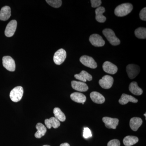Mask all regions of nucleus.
Here are the masks:
<instances>
[{
	"label": "nucleus",
	"instance_id": "473e14b6",
	"mask_svg": "<svg viewBox=\"0 0 146 146\" xmlns=\"http://www.w3.org/2000/svg\"><path fill=\"white\" fill-rule=\"evenodd\" d=\"M42 146H50V145H43Z\"/></svg>",
	"mask_w": 146,
	"mask_h": 146
},
{
	"label": "nucleus",
	"instance_id": "6e6552de",
	"mask_svg": "<svg viewBox=\"0 0 146 146\" xmlns=\"http://www.w3.org/2000/svg\"><path fill=\"white\" fill-rule=\"evenodd\" d=\"M114 79L111 76L105 75L99 81L100 86L103 89H110L113 85Z\"/></svg>",
	"mask_w": 146,
	"mask_h": 146
},
{
	"label": "nucleus",
	"instance_id": "393cba45",
	"mask_svg": "<svg viewBox=\"0 0 146 146\" xmlns=\"http://www.w3.org/2000/svg\"><path fill=\"white\" fill-rule=\"evenodd\" d=\"M53 113L54 115V117L56 118L59 121L61 122L65 121L66 119V117L65 114L61 110L58 108H55L53 110Z\"/></svg>",
	"mask_w": 146,
	"mask_h": 146
},
{
	"label": "nucleus",
	"instance_id": "423d86ee",
	"mask_svg": "<svg viewBox=\"0 0 146 146\" xmlns=\"http://www.w3.org/2000/svg\"><path fill=\"white\" fill-rule=\"evenodd\" d=\"M80 61L84 66L91 69H96L98 66L94 58L88 56H82L80 58Z\"/></svg>",
	"mask_w": 146,
	"mask_h": 146
},
{
	"label": "nucleus",
	"instance_id": "f03ea898",
	"mask_svg": "<svg viewBox=\"0 0 146 146\" xmlns=\"http://www.w3.org/2000/svg\"><path fill=\"white\" fill-rule=\"evenodd\" d=\"M103 33L111 45L117 46L120 44V40L116 36L115 33L111 29H106L102 31Z\"/></svg>",
	"mask_w": 146,
	"mask_h": 146
},
{
	"label": "nucleus",
	"instance_id": "1a4fd4ad",
	"mask_svg": "<svg viewBox=\"0 0 146 146\" xmlns=\"http://www.w3.org/2000/svg\"><path fill=\"white\" fill-rule=\"evenodd\" d=\"M89 41L91 44L95 47L103 46L105 44L104 40L99 35L94 34L91 35L89 38Z\"/></svg>",
	"mask_w": 146,
	"mask_h": 146
},
{
	"label": "nucleus",
	"instance_id": "0eeeda50",
	"mask_svg": "<svg viewBox=\"0 0 146 146\" xmlns=\"http://www.w3.org/2000/svg\"><path fill=\"white\" fill-rule=\"evenodd\" d=\"M126 71L129 78L132 79L138 75L140 71V68L138 65L131 64L127 65Z\"/></svg>",
	"mask_w": 146,
	"mask_h": 146
},
{
	"label": "nucleus",
	"instance_id": "f257e3e1",
	"mask_svg": "<svg viewBox=\"0 0 146 146\" xmlns=\"http://www.w3.org/2000/svg\"><path fill=\"white\" fill-rule=\"evenodd\" d=\"M133 8V5L129 3L122 4L115 9V15L118 17L127 16L132 11Z\"/></svg>",
	"mask_w": 146,
	"mask_h": 146
},
{
	"label": "nucleus",
	"instance_id": "2f4dec72",
	"mask_svg": "<svg viewBox=\"0 0 146 146\" xmlns=\"http://www.w3.org/2000/svg\"><path fill=\"white\" fill-rule=\"evenodd\" d=\"M60 146H70V144L68 143H65L61 144Z\"/></svg>",
	"mask_w": 146,
	"mask_h": 146
},
{
	"label": "nucleus",
	"instance_id": "c756f323",
	"mask_svg": "<svg viewBox=\"0 0 146 146\" xmlns=\"http://www.w3.org/2000/svg\"><path fill=\"white\" fill-rule=\"evenodd\" d=\"M107 146H120V142L117 139H113L108 142Z\"/></svg>",
	"mask_w": 146,
	"mask_h": 146
},
{
	"label": "nucleus",
	"instance_id": "c85d7f7f",
	"mask_svg": "<svg viewBox=\"0 0 146 146\" xmlns=\"http://www.w3.org/2000/svg\"><path fill=\"white\" fill-rule=\"evenodd\" d=\"M91 7L93 8H96L100 7L102 4L101 0H91Z\"/></svg>",
	"mask_w": 146,
	"mask_h": 146
},
{
	"label": "nucleus",
	"instance_id": "ddd939ff",
	"mask_svg": "<svg viewBox=\"0 0 146 146\" xmlns=\"http://www.w3.org/2000/svg\"><path fill=\"white\" fill-rule=\"evenodd\" d=\"M71 84L73 89L80 92H85L89 89L87 84L82 82L73 80L71 82Z\"/></svg>",
	"mask_w": 146,
	"mask_h": 146
},
{
	"label": "nucleus",
	"instance_id": "39448f33",
	"mask_svg": "<svg viewBox=\"0 0 146 146\" xmlns=\"http://www.w3.org/2000/svg\"><path fill=\"white\" fill-rule=\"evenodd\" d=\"M3 65L7 70L14 72L16 69V64L14 59L10 56H5L3 58Z\"/></svg>",
	"mask_w": 146,
	"mask_h": 146
},
{
	"label": "nucleus",
	"instance_id": "412c9836",
	"mask_svg": "<svg viewBox=\"0 0 146 146\" xmlns=\"http://www.w3.org/2000/svg\"><path fill=\"white\" fill-rule=\"evenodd\" d=\"M143 123V120L139 117H133L130 120L129 125L131 129L134 131L138 130Z\"/></svg>",
	"mask_w": 146,
	"mask_h": 146
},
{
	"label": "nucleus",
	"instance_id": "5701e85b",
	"mask_svg": "<svg viewBox=\"0 0 146 146\" xmlns=\"http://www.w3.org/2000/svg\"><path fill=\"white\" fill-rule=\"evenodd\" d=\"M129 89L132 94L136 96H140L143 94V90L138 86L136 82H131L129 84Z\"/></svg>",
	"mask_w": 146,
	"mask_h": 146
},
{
	"label": "nucleus",
	"instance_id": "9b49d317",
	"mask_svg": "<svg viewBox=\"0 0 146 146\" xmlns=\"http://www.w3.org/2000/svg\"><path fill=\"white\" fill-rule=\"evenodd\" d=\"M102 121L108 128L116 129L119 124V120L117 118L104 117L102 118Z\"/></svg>",
	"mask_w": 146,
	"mask_h": 146
},
{
	"label": "nucleus",
	"instance_id": "4468645a",
	"mask_svg": "<svg viewBox=\"0 0 146 146\" xmlns=\"http://www.w3.org/2000/svg\"><path fill=\"white\" fill-rule=\"evenodd\" d=\"M90 98L93 102L98 104H102L105 101V98L103 96L96 91L91 92L90 94Z\"/></svg>",
	"mask_w": 146,
	"mask_h": 146
},
{
	"label": "nucleus",
	"instance_id": "7ed1b4c3",
	"mask_svg": "<svg viewBox=\"0 0 146 146\" xmlns=\"http://www.w3.org/2000/svg\"><path fill=\"white\" fill-rule=\"evenodd\" d=\"M23 94V87L21 86H16L11 91L9 96L12 101L17 102L21 100Z\"/></svg>",
	"mask_w": 146,
	"mask_h": 146
},
{
	"label": "nucleus",
	"instance_id": "a211bd4d",
	"mask_svg": "<svg viewBox=\"0 0 146 146\" xmlns=\"http://www.w3.org/2000/svg\"><path fill=\"white\" fill-rule=\"evenodd\" d=\"M45 124L48 129L51 128L53 127L54 128L56 129L60 126V121L54 117H52L49 119H46L45 120Z\"/></svg>",
	"mask_w": 146,
	"mask_h": 146
},
{
	"label": "nucleus",
	"instance_id": "f8f14e48",
	"mask_svg": "<svg viewBox=\"0 0 146 146\" xmlns=\"http://www.w3.org/2000/svg\"><path fill=\"white\" fill-rule=\"evenodd\" d=\"M102 68L105 72L111 74H116L118 71L117 66L108 61H106L104 63Z\"/></svg>",
	"mask_w": 146,
	"mask_h": 146
},
{
	"label": "nucleus",
	"instance_id": "9d476101",
	"mask_svg": "<svg viewBox=\"0 0 146 146\" xmlns=\"http://www.w3.org/2000/svg\"><path fill=\"white\" fill-rule=\"evenodd\" d=\"M17 22L16 20H12L8 24L6 27L5 34L7 37L13 36L17 28Z\"/></svg>",
	"mask_w": 146,
	"mask_h": 146
},
{
	"label": "nucleus",
	"instance_id": "cd10ccee",
	"mask_svg": "<svg viewBox=\"0 0 146 146\" xmlns=\"http://www.w3.org/2000/svg\"><path fill=\"white\" fill-rule=\"evenodd\" d=\"M83 136L84 138L87 139L92 137L91 131L88 127H84V129Z\"/></svg>",
	"mask_w": 146,
	"mask_h": 146
},
{
	"label": "nucleus",
	"instance_id": "2eb2a0df",
	"mask_svg": "<svg viewBox=\"0 0 146 146\" xmlns=\"http://www.w3.org/2000/svg\"><path fill=\"white\" fill-rule=\"evenodd\" d=\"M74 77L76 79L84 82H86L87 80L91 81L93 79L90 74L84 70L82 71L80 74L75 75Z\"/></svg>",
	"mask_w": 146,
	"mask_h": 146
},
{
	"label": "nucleus",
	"instance_id": "aec40b11",
	"mask_svg": "<svg viewBox=\"0 0 146 146\" xmlns=\"http://www.w3.org/2000/svg\"><path fill=\"white\" fill-rule=\"evenodd\" d=\"M138 100L137 99L130 96L125 94H123L121 96V98L119 100V102L120 104L125 105L127 104L129 102L136 103L138 102Z\"/></svg>",
	"mask_w": 146,
	"mask_h": 146
},
{
	"label": "nucleus",
	"instance_id": "7c9ffc66",
	"mask_svg": "<svg viewBox=\"0 0 146 146\" xmlns=\"http://www.w3.org/2000/svg\"><path fill=\"white\" fill-rule=\"evenodd\" d=\"M139 16L140 18H141V20L142 21H146V8H143L141 11H140V14H139Z\"/></svg>",
	"mask_w": 146,
	"mask_h": 146
},
{
	"label": "nucleus",
	"instance_id": "f3484780",
	"mask_svg": "<svg viewBox=\"0 0 146 146\" xmlns=\"http://www.w3.org/2000/svg\"><path fill=\"white\" fill-rule=\"evenodd\" d=\"M11 16V10L8 6L3 7L0 11V20L2 21H7Z\"/></svg>",
	"mask_w": 146,
	"mask_h": 146
},
{
	"label": "nucleus",
	"instance_id": "4be33fe9",
	"mask_svg": "<svg viewBox=\"0 0 146 146\" xmlns=\"http://www.w3.org/2000/svg\"><path fill=\"white\" fill-rule=\"evenodd\" d=\"M37 131L35 134V138H40L44 136L47 131L46 128L42 123H39L36 125Z\"/></svg>",
	"mask_w": 146,
	"mask_h": 146
},
{
	"label": "nucleus",
	"instance_id": "b1692460",
	"mask_svg": "<svg viewBox=\"0 0 146 146\" xmlns=\"http://www.w3.org/2000/svg\"><path fill=\"white\" fill-rule=\"evenodd\" d=\"M138 141V137L136 136H128L124 138L123 143L125 146H131L137 143Z\"/></svg>",
	"mask_w": 146,
	"mask_h": 146
},
{
	"label": "nucleus",
	"instance_id": "dca6fc26",
	"mask_svg": "<svg viewBox=\"0 0 146 146\" xmlns=\"http://www.w3.org/2000/svg\"><path fill=\"white\" fill-rule=\"evenodd\" d=\"M105 11V9L103 7H99L95 11L96 19L98 22L100 23H104L106 21V18L104 16L103 13Z\"/></svg>",
	"mask_w": 146,
	"mask_h": 146
},
{
	"label": "nucleus",
	"instance_id": "a878e982",
	"mask_svg": "<svg viewBox=\"0 0 146 146\" xmlns=\"http://www.w3.org/2000/svg\"><path fill=\"white\" fill-rule=\"evenodd\" d=\"M134 33H135L136 37L139 39H145L146 38V29L145 28H138L135 31Z\"/></svg>",
	"mask_w": 146,
	"mask_h": 146
},
{
	"label": "nucleus",
	"instance_id": "72a5a7b5",
	"mask_svg": "<svg viewBox=\"0 0 146 146\" xmlns=\"http://www.w3.org/2000/svg\"><path fill=\"white\" fill-rule=\"evenodd\" d=\"M144 116H145V117H146V113H145V114H144Z\"/></svg>",
	"mask_w": 146,
	"mask_h": 146
},
{
	"label": "nucleus",
	"instance_id": "20e7f679",
	"mask_svg": "<svg viewBox=\"0 0 146 146\" xmlns=\"http://www.w3.org/2000/svg\"><path fill=\"white\" fill-rule=\"evenodd\" d=\"M67 54L65 50L61 48L55 53L53 60L56 65H60L63 63L66 59Z\"/></svg>",
	"mask_w": 146,
	"mask_h": 146
},
{
	"label": "nucleus",
	"instance_id": "bb28decb",
	"mask_svg": "<svg viewBox=\"0 0 146 146\" xmlns=\"http://www.w3.org/2000/svg\"><path fill=\"white\" fill-rule=\"evenodd\" d=\"M46 2L54 8H59L62 5L61 0H47Z\"/></svg>",
	"mask_w": 146,
	"mask_h": 146
},
{
	"label": "nucleus",
	"instance_id": "6ab92c4d",
	"mask_svg": "<svg viewBox=\"0 0 146 146\" xmlns=\"http://www.w3.org/2000/svg\"><path fill=\"white\" fill-rule=\"evenodd\" d=\"M70 98L73 101L78 103H84L86 98L84 94L79 92H74L71 94Z\"/></svg>",
	"mask_w": 146,
	"mask_h": 146
}]
</instances>
